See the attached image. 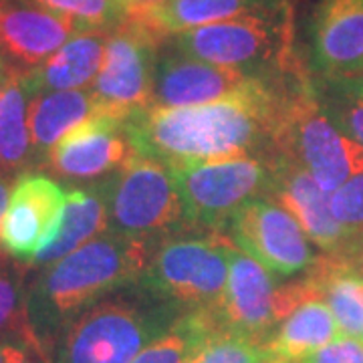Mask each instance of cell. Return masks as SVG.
Returning a JSON list of instances; mask_svg holds the SVG:
<instances>
[{
  "mask_svg": "<svg viewBox=\"0 0 363 363\" xmlns=\"http://www.w3.org/2000/svg\"><path fill=\"white\" fill-rule=\"evenodd\" d=\"M303 69L262 75L248 89L212 104L135 109L123 121L131 150L168 168L242 157L269 160L286 85Z\"/></svg>",
  "mask_w": 363,
  "mask_h": 363,
  "instance_id": "cell-1",
  "label": "cell"
},
{
  "mask_svg": "<svg viewBox=\"0 0 363 363\" xmlns=\"http://www.w3.org/2000/svg\"><path fill=\"white\" fill-rule=\"evenodd\" d=\"M154 247V242L107 230L49 264L28 293V317L39 337L47 343L61 325L99 298L138 283Z\"/></svg>",
  "mask_w": 363,
  "mask_h": 363,
  "instance_id": "cell-2",
  "label": "cell"
},
{
  "mask_svg": "<svg viewBox=\"0 0 363 363\" xmlns=\"http://www.w3.org/2000/svg\"><path fill=\"white\" fill-rule=\"evenodd\" d=\"M182 313L138 281L79 313L67 325L55 363H131Z\"/></svg>",
  "mask_w": 363,
  "mask_h": 363,
  "instance_id": "cell-3",
  "label": "cell"
},
{
  "mask_svg": "<svg viewBox=\"0 0 363 363\" xmlns=\"http://www.w3.org/2000/svg\"><path fill=\"white\" fill-rule=\"evenodd\" d=\"M272 156L297 162L327 194L363 174V147L323 111L315 79L301 71L289 81L272 138ZM271 156V157H272Z\"/></svg>",
  "mask_w": 363,
  "mask_h": 363,
  "instance_id": "cell-4",
  "label": "cell"
},
{
  "mask_svg": "<svg viewBox=\"0 0 363 363\" xmlns=\"http://www.w3.org/2000/svg\"><path fill=\"white\" fill-rule=\"evenodd\" d=\"M166 43L186 57L250 75H279L303 65L293 47V4L198 26Z\"/></svg>",
  "mask_w": 363,
  "mask_h": 363,
  "instance_id": "cell-5",
  "label": "cell"
},
{
  "mask_svg": "<svg viewBox=\"0 0 363 363\" xmlns=\"http://www.w3.org/2000/svg\"><path fill=\"white\" fill-rule=\"evenodd\" d=\"M233 240L224 233L184 226L156 242L140 283L182 311H218L230 272Z\"/></svg>",
  "mask_w": 363,
  "mask_h": 363,
  "instance_id": "cell-6",
  "label": "cell"
},
{
  "mask_svg": "<svg viewBox=\"0 0 363 363\" xmlns=\"http://www.w3.org/2000/svg\"><path fill=\"white\" fill-rule=\"evenodd\" d=\"M97 186L113 233L156 245L186 226L174 178L168 166L156 160L133 152L121 168Z\"/></svg>",
  "mask_w": 363,
  "mask_h": 363,
  "instance_id": "cell-7",
  "label": "cell"
},
{
  "mask_svg": "<svg viewBox=\"0 0 363 363\" xmlns=\"http://www.w3.org/2000/svg\"><path fill=\"white\" fill-rule=\"evenodd\" d=\"M180 194L186 226L224 233L247 202L267 196L271 164L264 157H242L168 168Z\"/></svg>",
  "mask_w": 363,
  "mask_h": 363,
  "instance_id": "cell-8",
  "label": "cell"
},
{
  "mask_svg": "<svg viewBox=\"0 0 363 363\" xmlns=\"http://www.w3.org/2000/svg\"><path fill=\"white\" fill-rule=\"evenodd\" d=\"M162 45L154 33L125 16L109 33L104 63L89 87L99 104L121 117L147 107Z\"/></svg>",
  "mask_w": 363,
  "mask_h": 363,
  "instance_id": "cell-9",
  "label": "cell"
},
{
  "mask_svg": "<svg viewBox=\"0 0 363 363\" xmlns=\"http://www.w3.org/2000/svg\"><path fill=\"white\" fill-rule=\"evenodd\" d=\"M226 230L236 247L274 277L307 272L319 259L295 216L267 196L247 202Z\"/></svg>",
  "mask_w": 363,
  "mask_h": 363,
  "instance_id": "cell-10",
  "label": "cell"
},
{
  "mask_svg": "<svg viewBox=\"0 0 363 363\" xmlns=\"http://www.w3.org/2000/svg\"><path fill=\"white\" fill-rule=\"evenodd\" d=\"M65 192L57 182L37 172L16 176L9 206L0 222V247L14 260L30 264L59 233Z\"/></svg>",
  "mask_w": 363,
  "mask_h": 363,
  "instance_id": "cell-11",
  "label": "cell"
},
{
  "mask_svg": "<svg viewBox=\"0 0 363 363\" xmlns=\"http://www.w3.org/2000/svg\"><path fill=\"white\" fill-rule=\"evenodd\" d=\"M271 184L267 198L283 206L295 216L313 245L321 248L325 257L341 262L350 259L355 242L333 218L329 208V194L313 180V176L297 162L283 156L269 157Z\"/></svg>",
  "mask_w": 363,
  "mask_h": 363,
  "instance_id": "cell-12",
  "label": "cell"
},
{
  "mask_svg": "<svg viewBox=\"0 0 363 363\" xmlns=\"http://www.w3.org/2000/svg\"><path fill=\"white\" fill-rule=\"evenodd\" d=\"M309 67L317 81H343L363 71V0H315Z\"/></svg>",
  "mask_w": 363,
  "mask_h": 363,
  "instance_id": "cell-13",
  "label": "cell"
},
{
  "mask_svg": "<svg viewBox=\"0 0 363 363\" xmlns=\"http://www.w3.org/2000/svg\"><path fill=\"white\" fill-rule=\"evenodd\" d=\"M123 121L125 117L113 113L91 117L65 133L40 164L69 180H95L113 174L133 154Z\"/></svg>",
  "mask_w": 363,
  "mask_h": 363,
  "instance_id": "cell-14",
  "label": "cell"
},
{
  "mask_svg": "<svg viewBox=\"0 0 363 363\" xmlns=\"http://www.w3.org/2000/svg\"><path fill=\"white\" fill-rule=\"evenodd\" d=\"M228 286L218 311L214 313L224 333L267 343L279 327L277 286L271 272L233 245Z\"/></svg>",
  "mask_w": 363,
  "mask_h": 363,
  "instance_id": "cell-15",
  "label": "cell"
},
{
  "mask_svg": "<svg viewBox=\"0 0 363 363\" xmlns=\"http://www.w3.org/2000/svg\"><path fill=\"white\" fill-rule=\"evenodd\" d=\"M157 57L154 89L150 105L154 107H192L233 97L248 89L262 75H250L233 67H218L186 57L174 47Z\"/></svg>",
  "mask_w": 363,
  "mask_h": 363,
  "instance_id": "cell-16",
  "label": "cell"
},
{
  "mask_svg": "<svg viewBox=\"0 0 363 363\" xmlns=\"http://www.w3.org/2000/svg\"><path fill=\"white\" fill-rule=\"evenodd\" d=\"M77 33V26L63 16L16 0H0V55L18 69L43 65Z\"/></svg>",
  "mask_w": 363,
  "mask_h": 363,
  "instance_id": "cell-17",
  "label": "cell"
},
{
  "mask_svg": "<svg viewBox=\"0 0 363 363\" xmlns=\"http://www.w3.org/2000/svg\"><path fill=\"white\" fill-rule=\"evenodd\" d=\"M291 6V0H168L154 6H130L131 21L145 26L160 40L172 39L198 26L220 23L242 14L272 13Z\"/></svg>",
  "mask_w": 363,
  "mask_h": 363,
  "instance_id": "cell-18",
  "label": "cell"
},
{
  "mask_svg": "<svg viewBox=\"0 0 363 363\" xmlns=\"http://www.w3.org/2000/svg\"><path fill=\"white\" fill-rule=\"evenodd\" d=\"M111 30H81L35 69H25L30 95L89 87L104 63L105 43Z\"/></svg>",
  "mask_w": 363,
  "mask_h": 363,
  "instance_id": "cell-19",
  "label": "cell"
},
{
  "mask_svg": "<svg viewBox=\"0 0 363 363\" xmlns=\"http://www.w3.org/2000/svg\"><path fill=\"white\" fill-rule=\"evenodd\" d=\"M101 113H113V111H109L99 104V99L91 93V89L52 91V93H40L30 97L28 133H30L35 157L43 162L47 152L65 133Z\"/></svg>",
  "mask_w": 363,
  "mask_h": 363,
  "instance_id": "cell-20",
  "label": "cell"
},
{
  "mask_svg": "<svg viewBox=\"0 0 363 363\" xmlns=\"http://www.w3.org/2000/svg\"><path fill=\"white\" fill-rule=\"evenodd\" d=\"M107 230H109V216L99 186L71 188L65 194V210H63L59 233L28 267H49Z\"/></svg>",
  "mask_w": 363,
  "mask_h": 363,
  "instance_id": "cell-21",
  "label": "cell"
},
{
  "mask_svg": "<svg viewBox=\"0 0 363 363\" xmlns=\"http://www.w3.org/2000/svg\"><path fill=\"white\" fill-rule=\"evenodd\" d=\"M339 335L341 329L331 309L321 298H311L286 315L264 347L271 353L272 363H295Z\"/></svg>",
  "mask_w": 363,
  "mask_h": 363,
  "instance_id": "cell-22",
  "label": "cell"
},
{
  "mask_svg": "<svg viewBox=\"0 0 363 363\" xmlns=\"http://www.w3.org/2000/svg\"><path fill=\"white\" fill-rule=\"evenodd\" d=\"M317 295L331 309L341 335L363 343V279L345 262L319 257L311 269Z\"/></svg>",
  "mask_w": 363,
  "mask_h": 363,
  "instance_id": "cell-23",
  "label": "cell"
},
{
  "mask_svg": "<svg viewBox=\"0 0 363 363\" xmlns=\"http://www.w3.org/2000/svg\"><path fill=\"white\" fill-rule=\"evenodd\" d=\"M25 69L13 67L11 77L0 91V176L16 174L33 162V143L28 133V101Z\"/></svg>",
  "mask_w": 363,
  "mask_h": 363,
  "instance_id": "cell-24",
  "label": "cell"
},
{
  "mask_svg": "<svg viewBox=\"0 0 363 363\" xmlns=\"http://www.w3.org/2000/svg\"><path fill=\"white\" fill-rule=\"evenodd\" d=\"M224 333L212 311L182 313L168 331L152 341L131 363H194L206 345Z\"/></svg>",
  "mask_w": 363,
  "mask_h": 363,
  "instance_id": "cell-25",
  "label": "cell"
},
{
  "mask_svg": "<svg viewBox=\"0 0 363 363\" xmlns=\"http://www.w3.org/2000/svg\"><path fill=\"white\" fill-rule=\"evenodd\" d=\"M43 11L63 16L79 30H113L128 13L123 0H30Z\"/></svg>",
  "mask_w": 363,
  "mask_h": 363,
  "instance_id": "cell-26",
  "label": "cell"
},
{
  "mask_svg": "<svg viewBox=\"0 0 363 363\" xmlns=\"http://www.w3.org/2000/svg\"><path fill=\"white\" fill-rule=\"evenodd\" d=\"M33 327L23 272L0 257V337L21 339Z\"/></svg>",
  "mask_w": 363,
  "mask_h": 363,
  "instance_id": "cell-27",
  "label": "cell"
},
{
  "mask_svg": "<svg viewBox=\"0 0 363 363\" xmlns=\"http://www.w3.org/2000/svg\"><path fill=\"white\" fill-rule=\"evenodd\" d=\"M315 79V77H313ZM317 95L323 111L350 140L363 147V99L351 95L331 83L315 79Z\"/></svg>",
  "mask_w": 363,
  "mask_h": 363,
  "instance_id": "cell-28",
  "label": "cell"
},
{
  "mask_svg": "<svg viewBox=\"0 0 363 363\" xmlns=\"http://www.w3.org/2000/svg\"><path fill=\"white\" fill-rule=\"evenodd\" d=\"M329 208L339 226L353 238L357 250L363 245V174L353 176L329 194Z\"/></svg>",
  "mask_w": 363,
  "mask_h": 363,
  "instance_id": "cell-29",
  "label": "cell"
},
{
  "mask_svg": "<svg viewBox=\"0 0 363 363\" xmlns=\"http://www.w3.org/2000/svg\"><path fill=\"white\" fill-rule=\"evenodd\" d=\"M194 363H272V359L264 343L234 333H220L208 343Z\"/></svg>",
  "mask_w": 363,
  "mask_h": 363,
  "instance_id": "cell-30",
  "label": "cell"
},
{
  "mask_svg": "<svg viewBox=\"0 0 363 363\" xmlns=\"http://www.w3.org/2000/svg\"><path fill=\"white\" fill-rule=\"evenodd\" d=\"M4 363H55L47 343L39 337L35 327L16 341L4 343Z\"/></svg>",
  "mask_w": 363,
  "mask_h": 363,
  "instance_id": "cell-31",
  "label": "cell"
},
{
  "mask_svg": "<svg viewBox=\"0 0 363 363\" xmlns=\"http://www.w3.org/2000/svg\"><path fill=\"white\" fill-rule=\"evenodd\" d=\"M295 363H363V343L347 335H339Z\"/></svg>",
  "mask_w": 363,
  "mask_h": 363,
  "instance_id": "cell-32",
  "label": "cell"
},
{
  "mask_svg": "<svg viewBox=\"0 0 363 363\" xmlns=\"http://www.w3.org/2000/svg\"><path fill=\"white\" fill-rule=\"evenodd\" d=\"M321 83H327V81H321ZM329 83L335 85V87H341L343 91H347V93L359 97V99H363V71L359 75H355V77L343 79V81H329Z\"/></svg>",
  "mask_w": 363,
  "mask_h": 363,
  "instance_id": "cell-33",
  "label": "cell"
},
{
  "mask_svg": "<svg viewBox=\"0 0 363 363\" xmlns=\"http://www.w3.org/2000/svg\"><path fill=\"white\" fill-rule=\"evenodd\" d=\"M345 264L350 267L351 271H355L363 279V245L351 255L350 259L345 260Z\"/></svg>",
  "mask_w": 363,
  "mask_h": 363,
  "instance_id": "cell-34",
  "label": "cell"
},
{
  "mask_svg": "<svg viewBox=\"0 0 363 363\" xmlns=\"http://www.w3.org/2000/svg\"><path fill=\"white\" fill-rule=\"evenodd\" d=\"M13 63H9L2 55H0V91L4 87V83L11 77V71H13Z\"/></svg>",
  "mask_w": 363,
  "mask_h": 363,
  "instance_id": "cell-35",
  "label": "cell"
},
{
  "mask_svg": "<svg viewBox=\"0 0 363 363\" xmlns=\"http://www.w3.org/2000/svg\"><path fill=\"white\" fill-rule=\"evenodd\" d=\"M6 206H9V186L0 178V222H2V216L6 212Z\"/></svg>",
  "mask_w": 363,
  "mask_h": 363,
  "instance_id": "cell-36",
  "label": "cell"
},
{
  "mask_svg": "<svg viewBox=\"0 0 363 363\" xmlns=\"http://www.w3.org/2000/svg\"><path fill=\"white\" fill-rule=\"evenodd\" d=\"M123 2L130 4V6H154V4L168 2V0H123Z\"/></svg>",
  "mask_w": 363,
  "mask_h": 363,
  "instance_id": "cell-37",
  "label": "cell"
},
{
  "mask_svg": "<svg viewBox=\"0 0 363 363\" xmlns=\"http://www.w3.org/2000/svg\"><path fill=\"white\" fill-rule=\"evenodd\" d=\"M0 363H4V343H0Z\"/></svg>",
  "mask_w": 363,
  "mask_h": 363,
  "instance_id": "cell-38",
  "label": "cell"
}]
</instances>
